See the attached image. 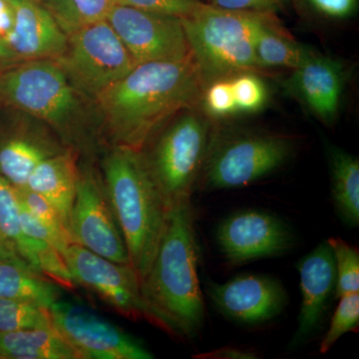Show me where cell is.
I'll list each match as a JSON object with an SVG mask.
<instances>
[{"instance_id":"6da1fadb","label":"cell","mask_w":359,"mask_h":359,"mask_svg":"<svg viewBox=\"0 0 359 359\" xmlns=\"http://www.w3.org/2000/svg\"><path fill=\"white\" fill-rule=\"evenodd\" d=\"M205 83L192 55L135 66L93 99L101 142L142 151L182 111L200 106Z\"/></svg>"},{"instance_id":"7a4b0ae2","label":"cell","mask_w":359,"mask_h":359,"mask_svg":"<svg viewBox=\"0 0 359 359\" xmlns=\"http://www.w3.org/2000/svg\"><path fill=\"white\" fill-rule=\"evenodd\" d=\"M196 236L191 201L172 207L154 262L141 280L144 299L163 321L167 334L180 339H194L205 320Z\"/></svg>"},{"instance_id":"3957f363","label":"cell","mask_w":359,"mask_h":359,"mask_svg":"<svg viewBox=\"0 0 359 359\" xmlns=\"http://www.w3.org/2000/svg\"><path fill=\"white\" fill-rule=\"evenodd\" d=\"M55 60L18 63L0 72V103L43 122L66 147L93 158L100 125L89 104ZM93 101V100H92Z\"/></svg>"},{"instance_id":"277c9868","label":"cell","mask_w":359,"mask_h":359,"mask_svg":"<svg viewBox=\"0 0 359 359\" xmlns=\"http://www.w3.org/2000/svg\"><path fill=\"white\" fill-rule=\"evenodd\" d=\"M100 171L119 224L130 264L143 280L166 230L170 208L151 176L141 151L108 147Z\"/></svg>"},{"instance_id":"5b68a950","label":"cell","mask_w":359,"mask_h":359,"mask_svg":"<svg viewBox=\"0 0 359 359\" xmlns=\"http://www.w3.org/2000/svg\"><path fill=\"white\" fill-rule=\"evenodd\" d=\"M275 13L228 11L201 2L182 25L204 83L242 72L259 73L255 42Z\"/></svg>"},{"instance_id":"8992f818","label":"cell","mask_w":359,"mask_h":359,"mask_svg":"<svg viewBox=\"0 0 359 359\" xmlns=\"http://www.w3.org/2000/svg\"><path fill=\"white\" fill-rule=\"evenodd\" d=\"M199 107L182 111L141 151L168 207L189 202L198 186L212 133Z\"/></svg>"},{"instance_id":"52a82bcc","label":"cell","mask_w":359,"mask_h":359,"mask_svg":"<svg viewBox=\"0 0 359 359\" xmlns=\"http://www.w3.org/2000/svg\"><path fill=\"white\" fill-rule=\"evenodd\" d=\"M295 150L294 139L283 134L214 128L198 185L208 191L244 188L287 164Z\"/></svg>"},{"instance_id":"ba28073f","label":"cell","mask_w":359,"mask_h":359,"mask_svg":"<svg viewBox=\"0 0 359 359\" xmlns=\"http://www.w3.org/2000/svg\"><path fill=\"white\" fill-rule=\"evenodd\" d=\"M67 36L66 50L55 61L91 100L137 65L107 20L82 26Z\"/></svg>"},{"instance_id":"9c48e42d","label":"cell","mask_w":359,"mask_h":359,"mask_svg":"<svg viewBox=\"0 0 359 359\" xmlns=\"http://www.w3.org/2000/svg\"><path fill=\"white\" fill-rule=\"evenodd\" d=\"M68 231L72 244L115 263L131 264L102 174L91 157H85L78 164L76 194Z\"/></svg>"},{"instance_id":"30bf717a","label":"cell","mask_w":359,"mask_h":359,"mask_svg":"<svg viewBox=\"0 0 359 359\" xmlns=\"http://www.w3.org/2000/svg\"><path fill=\"white\" fill-rule=\"evenodd\" d=\"M63 257L75 285L95 294L124 318L147 320L167 332L163 321L144 299L140 278L131 264L115 263L76 244L68 245Z\"/></svg>"},{"instance_id":"8fae6325","label":"cell","mask_w":359,"mask_h":359,"mask_svg":"<svg viewBox=\"0 0 359 359\" xmlns=\"http://www.w3.org/2000/svg\"><path fill=\"white\" fill-rule=\"evenodd\" d=\"M52 325L79 359H152L145 344L102 316L70 302L49 308Z\"/></svg>"},{"instance_id":"7c38bea8","label":"cell","mask_w":359,"mask_h":359,"mask_svg":"<svg viewBox=\"0 0 359 359\" xmlns=\"http://www.w3.org/2000/svg\"><path fill=\"white\" fill-rule=\"evenodd\" d=\"M106 20L137 65L182 60L191 56L181 18L176 16L118 4Z\"/></svg>"},{"instance_id":"4fadbf2b","label":"cell","mask_w":359,"mask_h":359,"mask_svg":"<svg viewBox=\"0 0 359 359\" xmlns=\"http://www.w3.org/2000/svg\"><path fill=\"white\" fill-rule=\"evenodd\" d=\"M216 240L231 266L283 256L297 245L289 224L271 212L255 209L235 212L224 219L217 228Z\"/></svg>"},{"instance_id":"5bb4252c","label":"cell","mask_w":359,"mask_h":359,"mask_svg":"<svg viewBox=\"0 0 359 359\" xmlns=\"http://www.w3.org/2000/svg\"><path fill=\"white\" fill-rule=\"evenodd\" d=\"M11 110L13 115L0 118V176L21 189L42 161L68 147L43 122Z\"/></svg>"},{"instance_id":"9a60e30c","label":"cell","mask_w":359,"mask_h":359,"mask_svg":"<svg viewBox=\"0 0 359 359\" xmlns=\"http://www.w3.org/2000/svg\"><path fill=\"white\" fill-rule=\"evenodd\" d=\"M207 294L224 318L243 325H257L276 318L289 297L283 283L266 275L248 273L228 282L207 283Z\"/></svg>"},{"instance_id":"2e32d148","label":"cell","mask_w":359,"mask_h":359,"mask_svg":"<svg viewBox=\"0 0 359 359\" xmlns=\"http://www.w3.org/2000/svg\"><path fill=\"white\" fill-rule=\"evenodd\" d=\"M13 28L0 44L14 63L57 60L67 47L68 36L47 7L37 0H11Z\"/></svg>"},{"instance_id":"e0dca14e","label":"cell","mask_w":359,"mask_h":359,"mask_svg":"<svg viewBox=\"0 0 359 359\" xmlns=\"http://www.w3.org/2000/svg\"><path fill=\"white\" fill-rule=\"evenodd\" d=\"M285 82V89L316 119L332 125L339 117L346 71L337 59L318 52L306 59Z\"/></svg>"},{"instance_id":"ac0fdd59","label":"cell","mask_w":359,"mask_h":359,"mask_svg":"<svg viewBox=\"0 0 359 359\" xmlns=\"http://www.w3.org/2000/svg\"><path fill=\"white\" fill-rule=\"evenodd\" d=\"M301 285V309L290 348L304 344L320 327L328 302L335 294L337 269L327 240L316 245L297 263Z\"/></svg>"},{"instance_id":"d6986e66","label":"cell","mask_w":359,"mask_h":359,"mask_svg":"<svg viewBox=\"0 0 359 359\" xmlns=\"http://www.w3.org/2000/svg\"><path fill=\"white\" fill-rule=\"evenodd\" d=\"M79 154L68 148L41 163L33 170L25 188L43 196L54 205L68 230L71 209L78 181Z\"/></svg>"},{"instance_id":"ffe728a7","label":"cell","mask_w":359,"mask_h":359,"mask_svg":"<svg viewBox=\"0 0 359 359\" xmlns=\"http://www.w3.org/2000/svg\"><path fill=\"white\" fill-rule=\"evenodd\" d=\"M327 158L335 211L349 228L359 226V160L355 155L328 144Z\"/></svg>"},{"instance_id":"44dd1931","label":"cell","mask_w":359,"mask_h":359,"mask_svg":"<svg viewBox=\"0 0 359 359\" xmlns=\"http://www.w3.org/2000/svg\"><path fill=\"white\" fill-rule=\"evenodd\" d=\"M0 359H79L53 327L23 328L0 334Z\"/></svg>"},{"instance_id":"7402d4cb","label":"cell","mask_w":359,"mask_h":359,"mask_svg":"<svg viewBox=\"0 0 359 359\" xmlns=\"http://www.w3.org/2000/svg\"><path fill=\"white\" fill-rule=\"evenodd\" d=\"M61 287L25 264L0 261V297L50 308L60 299Z\"/></svg>"},{"instance_id":"603a6c76","label":"cell","mask_w":359,"mask_h":359,"mask_svg":"<svg viewBox=\"0 0 359 359\" xmlns=\"http://www.w3.org/2000/svg\"><path fill=\"white\" fill-rule=\"evenodd\" d=\"M313 51L292 39L278 20L264 26L255 42V57L259 71L271 68L297 69Z\"/></svg>"},{"instance_id":"cb8c5ba5","label":"cell","mask_w":359,"mask_h":359,"mask_svg":"<svg viewBox=\"0 0 359 359\" xmlns=\"http://www.w3.org/2000/svg\"><path fill=\"white\" fill-rule=\"evenodd\" d=\"M0 233L13 245L21 259L40 273L33 249V240L25 235L21 224L16 188L2 176H0Z\"/></svg>"},{"instance_id":"d4e9b609","label":"cell","mask_w":359,"mask_h":359,"mask_svg":"<svg viewBox=\"0 0 359 359\" xmlns=\"http://www.w3.org/2000/svg\"><path fill=\"white\" fill-rule=\"evenodd\" d=\"M118 4L120 0H55L47 8L68 34L82 26L107 20Z\"/></svg>"},{"instance_id":"484cf974","label":"cell","mask_w":359,"mask_h":359,"mask_svg":"<svg viewBox=\"0 0 359 359\" xmlns=\"http://www.w3.org/2000/svg\"><path fill=\"white\" fill-rule=\"evenodd\" d=\"M53 327L48 309L0 297V334L23 328Z\"/></svg>"},{"instance_id":"4316f807","label":"cell","mask_w":359,"mask_h":359,"mask_svg":"<svg viewBox=\"0 0 359 359\" xmlns=\"http://www.w3.org/2000/svg\"><path fill=\"white\" fill-rule=\"evenodd\" d=\"M328 244L334 252L337 269L334 297L359 292V252L340 238H330Z\"/></svg>"},{"instance_id":"83f0119b","label":"cell","mask_w":359,"mask_h":359,"mask_svg":"<svg viewBox=\"0 0 359 359\" xmlns=\"http://www.w3.org/2000/svg\"><path fill=\"white\" fill-rule=\"evenodd\" d=\"M230 78L238 114H255L266 107L269 90L259 73L242 72Z\"/></svg>"},{"instance_id":"f1b7e54d","label":"cell","mask_w":359,"mask_h":359,"mask_svg":"<svg viewBox=\"0 0 359 359\" xmlns=\"http://www.w3.org/2000/svg\"><path fill=\"white\" fill-rule=\"evenodd\" d=\"M16 193L21 207L25 208L26 211L65 244H72L65 222L49 201L27 188L16 189Z\"/></svg>"},{"instance_id":"f546056e","label":"cell","mask_w":359,"mask_h":359,"mask_svg":"<svg viewBox=\"0 0 359 359\" xmlns=\"http://www.w3.org/2000/svg\"><path fill=\"white\" fill-rule=\"evenodd\" d=\"M199 108L211 120H226L238 115L231 78H221L205 84Z\"/></svg>"},{"instance_id":"4dcf8cb0","label":"cell","mask_w":359,"mask_h":359,"mask_svg":"<svg viewBox=\"0 0 359 359\" xmlns=\"http://www.w3.org/2000/svg\"><path fill=\"white\" fill-rule=\"evenodd\" d=\"M339 304L335 309L327 334L321 340L320 353H327L339 341L340 337L349 332L358 330L359 292L339 297Z\"/></svg>"},{"instance_id":"1f68e13d","label":"cell","mask_w":359,"mask_h":359,"mask_svg":"<svg viewBox=\"0 0 359 359\" xmlns=\"http://www.w3.org/2000/svg\"><path fill=\"white\" fill-rule=\"evenodd\" d=\"M200 4L199 0H120V4L123 6L179 18H186L192 13Z\"/></svg>"},{"instance_id":"d6a6232c","label":"cell","mask_w":359,"mask_h":359,"mask_svg":"<svg viewBox=\"0 0 359 359\" xmlns=\"http://www.w3.org/2000/svg\"><path fill=\"white\" fill-rule=\"evenodd\" d=\"M287 1V0H209L208 4L228 11L275 13Z\"/></svg>"},{"instance_id":"836d02e7","label":"cell","mask_w":359,"mask_h":359,"mask_svg":"<svg viewBox=\"0 0 359 359\" xmlns=\"http://www.w3.org/2000/svg\"><path fill=\"white\" fill-rule=\"evenodd\" d=\"M308 2L316 13L332 20L351 18L358 7V0H308Z\"/></svg>"},{"instance_id":"e575fe53","label":"cell","mask_w":359,"mask_h":359,"mask_svg":"<svg viewBox=\"0 0 359 359\" xmlns=\"http://www.w3.org/2000/svg\"><path fill=\"white\" fill-rule=\"evenodd\" d=\"M200 359H256L257 353L237 346H224L194 356Z\"/></svg>"},{"instance_id":"d590c367","label":"cell","mask_w":359,"mask_h":359,"mask_svg":"<svg viewBox=\"0 0 359 359\" xmlns=\"http://www.w3.org/2000/svg\"><path fill=\"white\" fill-rule=\"evenodd\" d=\"M13 22L14 11L11 0H0V40L8 34Z\"/></svg>"},{"instance_id":"8d00e7d4","label":"cell","mask_w":359,"mask_h":359,"mask_svg":"<svg viewBox=\"0 0 359 359\" xmlns=\"http://www.w3.org/2000/svg\"><path fill=\"white\" fill-rule=\"evenodd\" d=\"M0 261L13 262V263L27 264L21 259L20 255L16 252L13 245L9 244L6 238H4L1 233H0ZM30 268H32V266H30Z\"/></svg>"},{"instance_id":"74e56055","label":"cell","mask_w":359,"mask_h":359,"mask_svg":"<svg viewBox=\"0 0 359 359\" xmlns=\"http://www.w3.org/2000/svg\"><path fill=\"white\" fill-rule=\"evenodd\" d=\"M15 65L16 63H14L11 58L9 57L8 54L6 53L4 46L0 44V72Z\"/></svg>"},{"instance_id":"f35d334b","label":"cell","mask_w":359,"mask_h":359,"mask_svg":"<svg viewBox=\"0 0 359 359\" xmlns=\"http://www.w3.org/2000/svg\"><path fill=\"white\" fill-rule=\"evenodd\" d=\"M42 2L44 4V6H49L50 4H53L55 0H41Z\"/></svg>"}]
</instances>
